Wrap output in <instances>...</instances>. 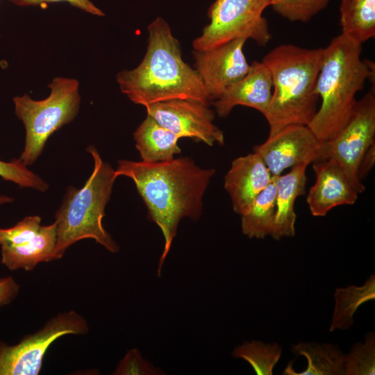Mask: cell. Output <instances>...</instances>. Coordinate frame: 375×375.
<instances>
[{
	"instance_id": "6da1fadb",
	"label": "cell",
	"mask_w": 375,
	"mask_h": 375,
	"mask_svg": "<svg viewBox=\"0 0 375 375\" xmlns=\"http://www.w3.org/2000/svg\"><path fill=\"white\" fill-rule=\"evenodd\" d=\"M115 172L118 176L133 180L149 217L162 233L165 243L157 270L159 276L180 221L200 217L203 197L215 169L201 168L192 159L183 157L158 162L119 160Z\"/></svg>"
},
{
	"instance_id": "7a4b0ae2",
	"label": "cell",
	"mask_w": 375,
	"mask_h": 375,
	"mask_svg": "<svg viewBox=\"0 0 375 375\" xmlns=\"http://www.w3.org/2000/svg\"><path fill=\"white\" fill-rule=\"evenodd\" d=\"M147 30V49L142 62L117 75L121 92L134 103L144 106L174 99L208 102L196 71L183 61L179 42L168 23L158 17Z\"/></svg>"
},
{
	"instance_id": "3957f363",
	"label": "cell",
	"mask_w": 375,
	"mask_h": 375,
	"mask_svg": "<svg viewBox=\"0 0 375 375\" xmlns=\"http://www.w3.org/2000/svg\"><path fill=\"white\" fill-rule=\"evenodd\" d=\"M361 52L362 44L342 33L323 49L315 88L322 103L308 125L321 142L331 140L346 124L356 94L372 76V65L361 59Z\"/></svg>"
},
{
	"instance_id": "277c9868",
	"label": "cell",
	"mask_w": 375,
	"mask_h": 375,
	"mask_svg": "<svg viewBox=\"0 0 375 375\" xmlns=\"http://www.w3.org/2000/svg\"><path fill=\"white\" fill-rule=\"evenodd\" d=\"M323 49L281 44L262 58L273 83L271 103L265 116L269 135L289 125L308 126L315 117L319 99L315 88Z\"/></svg>"
},
{
	"instance_id": "5b68a950",
	"label": "cell",
	"mask_w": 375,
	"mask_h": 375,
	"mask_svg": "<svg viewBox=\"0 0 375 375\" xmlns=\"http://www.w3.org/2000/svg\"><path fill=\"white\" fill-rule=\"evenodd\" d=\"M87 151L94 160L93 171L82 188H68L56 213L55 260L61 258L70 246L83 239H93L111 253L119 250L103 225L106 206L118 176L110 164L103 161L94 146H89Z\"/></svg>"
},
{
	"instance_id": "8992f818",
	"label": "cell",
	"mask_w": 375,
	"mask_h": 375,
	"mask_svg": "<svg viewBox=\"0 0 375 375\" xmlns=\"http://www.w3.org/2000/svg\"><path fill=\"white\" fill-rule=\"evenodd\" d=\"M49 88V95L42 100H34L27 94L12 99L15 112L26 131L19 159L26 166L36 161L49 137L73 121L79 111L81 96L76 79L57 76Z\"/></svg>"
},
{
	"instance_id": "52a82bcc",
	"label": "cell",
	"mask_w": 375,
	"mask_h": 375,
	"mask_svg": "<svg viewBox=\"0 0 375 375\" xmlns=\"http://www.w3.org/2000/svg\"><path fill=\"white\" fill-rule=\"evenodd\" d=\"M268 6L269 0H215L208 12L210 23L192 42L194 50L209 49L238 38L265 46L271 38L262 17Z\"/></svg>"
},
{
	"instance_id": "ba28073f",
	"label": "cell",
	"mask_w": 375,
	"mask_h": 375,
	"mask_svg": "<svg viewBox=\"0 0 375 375\" xmlns=\"http://www.w3.org/2000/svg\"><path fill=\"white\" fill-rule=\"evenodd\" d=\"M86 320L75 311L65 312L50 319L36 333L25 336L18 344L0 342V375H37L51 344L62 335H83Z\"/></svg>"
},
{
	"instance_id": "9c48e42d",
	"label": "cell",
	"mask_w": 375,
	"mask_h": 375,
	"mask_svg": "<svg viewBox=\"0 0 375 375\" xmlns=\"http://www.w3.org/2000/svg\"><path fill=\"white\" fill-rule=\"evenodd\" d=\"M324 142L328 158L335 160L342 166L358 194L364 192L365 187L358 178V170L362 156L375 142L374 87L356 101L343 128Z\"/></svg>"
},
{
	"instance_id": "30bf717a",
	"label": "cell",
	"mask_w": 375,
	"mask_h": 375,
	"mask_svg": "<svg viewBox=\"0 0 375 375\" xmlns=\"http://www.w3.org/2000/svg\"><path fill=\"white\" fill-rule=\"evenodd\" d=\"M39 216H27L15 226L0 228L1 263L10 270H33L38 264L55 260L56 222L41 226Z\"/></svg>"
},
{
	"instance_id": "8fae6325",
	"label": "cell",
	"mask_w": 375,
	"mask_h": 375,
	"mask_svg": "<svg viewBox=\"0 0 375 375\" xmlns=\"http://www.w3.org/2000/svg\"><path fill=\"white\" fill-rule=\"evenodd\" d=\"M253 150L273 176L288 168L328 158L325 142L319 141L308 126L300 124L283 128Z\"/></svg>"
},
{
	"instance_id": "7c38bea8",
	"label": "cell",
	"mask_w": 375,
	"mask_h": 375,
	"mask_svg": "<svg viewBox=\"0 0 375 375\" xmlns=\"http://www.w3.org/2000/svg\"><path fill=\"white\" fill-rule=\"evenodd\" d=\"M145 107L147 115L179 138H192L208 146L224 143L222 131L213 123L215 113L208 102L174 99Z\"/></svg>"
},
{
	"instance_id": "4fadbf2b",
	"label": "cell",
	"mask_w": 375,
	"mask_h": 375,
	"mask_svg": "<svg viewBox=\"0 0 375 375\" xmlns=\"http://www.w3.org/2000/svg\"><path fill=\"white\" fill-rule=\"evenodd\" d=\"M248 39L238 38L203 51H194V67L208 100L217 99L248 72L250 65L243 52Z\"/></svg>"
},
{
	"instance_id": "5bb4252c",
	"label": "cell",
	"mask_w": 375,
	"mask_h": 375,
	"mask_svg": "<svg viewBox=\"0 0 375 375\" xmlns=\"http://www.w3.org/2000/svg\"><path fill=\"white\" fill-rule=\"evenodd\" d=\"M312 168L315 182L306 199L312 216L324 217L335 207L356 203L359 194L337 161L332 158L319 160L313 162Z\"/></svg>"
},
{
	"instance_id": "9a60e30c",
	"label": "cell",
	"mask_w": 375,
	"mask_h": 375,
	"mask_svg": "<svg viewBox=\"0 0 375 375\" xmlns=\"http://www.w3.org/2000/svg\"><path fill=\"white\" fill-rule=\"evenodd\" d=\"M272 179L271 172L256 153L233 160L224 178V189L230 196L233 210L241 216L247 213Z\"/></svg>"
},
{
	"instance_id": "2e32d148",
	"label": "cell",
	"mask_w": 375,
	"mask_h": 375,
	"mask_svg": "<svg viewBox=\"0 0 375 375\" xmlns=\"http://www.w3.org/2000/svg\"><path fill=\"white\" fill-rule=\"evenodd\" d=\"M273 83L272 75L263 62L253 61L247 74L228 87L212 104L217 114L227 117L236 106H246L259 111L265 117L268 111Z\"/></svg>"
},
{
	"instance_id": "e0dca14e",
	"label": "cell",
	"mask_w": 375,
	"mask_h": 375,
	"mask_svg": "<svg viewBox=\"0 0 375 375\" xmlns=\"http://www.w3.org/2000/svg\"><path fill=\"white\" fill-rule=\"evenodd\" d=\"M308 165L301 164L292 167L285 174L274 176L276 186V215L271 236L276 240L295 235L294 203L299 196L305 194Z\"/></svg>"
},
{
	"instance_id": "ac0fdd59",
	"label": "cell",
	"mask_w": 375,
	"mask_h": 375,
	"mask_svg": "<svg viewBox=\"0 0 375 375\" xmlns=\"http://www.w3.org/2000/svg\"><path fill=\"white\" fill-rule=\"evenodd\" d=\"M133 138L143 162L168 161L181 152L180 138L149 115L136 128Z\"/></svg>"
},
{
	"instance_id": "d6986e66",
	"label": "cell",
	"mask_w": 375,
	"mask_h": 375,
	"mask_svg": "<svg viewBox=\"0 0 375 375\" xmlns=\"http://www.w3.org/2000/svg\"><path fill=\"white\" fill-rule=\"evenodd\" d=\"M296 356L307 360V368L297 373L289 363L283 371L285 375H342L344 374L345 354L337 345L315 342H299L292 347Z\"/></svg>"
},
{
	"instance_id": "ffe728a7",
	"label": "cell",
	"mask_w": 375,
	"mask_h": 375,
	"mask_svg": "<svg viewBox=\"0 0 375 375\" xmlns=\"http://www.w3.org/2000/svg\"><path fill=\"white\" fill-rule=\"evenodd\" d=\"M342 33L362 44L375 35V0H341Z\"/></svg>"
},
{
	"instance_id": "44dd1931",
	"label": "cell",
	"mask_w": 375,
	"mask_h": 375,
	"mask_svg": "<svg viewBox=\"0 0 375 375\" xmlns=\"http://www.w3.org/2000/svg\"><path fill=\"white\" fill-rule=\"evenodd\" d=\"M374 299V274L371 275L361 286L337 288L334 293L335 306L329 331L349 328L353 324V315L357 309L362 303Z\"/></svg>"
},
{
	"instance_id": "7402d4cb",
	"label": "cell",
	"mask_w": 375,
	"mask_h": 375,
	"mask_svg": "<svg viewBox=\"0 0 375 375\" xmlns=\"http://www.w3.org/2000/svg\"><path fill=\"white\" fill-rule=\"evenodd\" d=\"M276 186L274 177L258 195L249 210L242 215L241 228L249 238L263 239L271 235L276 215Z\"/></svg>"
},
{
	"instance_id": "603a6c76",
	"label": "cell",
	"mask_w": 375,
	"mask_h": 375,
	"mask_svg": "<svg viewBox=\"0 0 375 375\" xmlns=\"http://www.w3.org/2000/svg\"><path fill=\"white\" fill-rule=\"evenodd\" d=\"M281 353L282 348L277 343L252 340L238 346L232 356L247 361L258 375H272Z\"/></svg>"
},
{
	"instance_id": "cb8c5ba5",
	"label": "cell",
	"mask_w": 375,
	"mask_h": 375,
	"mask_svg": "<svg viewBox=\"0 0 375 375\" xmlns=\"http://www.w3.org/2000/svg\"><path fill=\"white\" fill-rule=\"evenodd\" d=\"M375 374V334H366L364 343L353 344L345 354L344 375H374Z\"/></svg>"
},
{
	"instance_id": "d4e9b609",
	"label": "cell",
	"mask_w": 375,
	"mask_h": 375,
	"mask_svg": "<svg viewBox=\"0 0 375 375\" xmlns=\"http://www.w3.org/2000/svg\"><path fill=\"white\" fill-rule=\"evenodd\" d=\"M0 177L16 183L21 188H32L40 192H45L49 188V185L38 174L28 169L19 158L9 162L0 160ZM12 200L10 197L0 196V205Z\"/></svg>"
},
{
	"instance_id": "484cf974",
	"label": "cell",
	"mask_w": 375,
	"mask_h": 375,
	"mask_svg": "<svg viewBox=\"0 0 375 375\" xmlns=\"http://www.w3.org/2000/svg\"><path fill=\"white\" fill-rule=\"evenodd\" d=\"M330 0H269L274 10L291 22H306L325 9Z\"/></svg>"
},
{
	"instance_id": "4316f807",
	"label": "cell",
	"mask_w": 375,
	"mask_h": 375,
	"mask_svg": "<svg viewBox=\"0 0 375 375\" xmlns=\"http://www.w3.org/2000/svg\"><path fill=\"white\" fill-rule=\"evenodd\" d=\"M161 371L144 360L137 349L129 350L119 362L113 374L115 375H158Z\"/></svg>"
},
{
	"instance_id": "83f0119b",
	"label": "cell",
	"mask_w": 375,
	"mask_h": 375,
	"mask_svg": "<svg viewBox=\"0 0 375 375\" xmlns=\"http://www.w3.org/2000/svg\"><path fill=\"white\" fill-rule=\"evenodd\" d=\"M13 4L21 6H35L52 3L65 2L72 6L92 15L102 17L103 12L90 0H10Z\"/></svg>"
},
{
	"instance_id": "f1b7e54d",
	"label": "cell",
	"mask_w": 375,
	"mask_h": 375,
	"mask_svg": "<svg viewBox=\"0 0 375 375\" xmlns=\"http://www.w3.org/2000/svg\"><path fill=\"white\" fill-rule=\"evenodd\" d=\"M19 292V285L12 276L0 278V306L10 303Z\"/></svg>"
},
{
	"instance_id": "f546056e",
	"label": "cell",
	"mask_w": 375,
	"mask_h": 375,
	"mask_svg": "<svg viewBox=\"0 0 375 375\" xmlns=\"http://www.w3.org/2000/svg\"><path fill=\"white\" fill-rule=\"evenodd\" d=\"M375 164V142L373 143L362 156L358 170V176L362 180L372 170Z\"/></svg>"
}]
</instances>
